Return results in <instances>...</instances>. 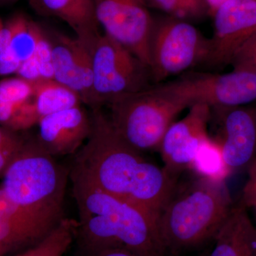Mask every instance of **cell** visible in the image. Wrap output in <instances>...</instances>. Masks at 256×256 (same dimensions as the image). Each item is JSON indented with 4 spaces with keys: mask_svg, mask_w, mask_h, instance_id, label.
Masks as SVG:
<instances>
[{
    "mask_svg": "<svg viewBox=\"0 0 256 256\" xmlns=\"http://www.w3.org/2000/svg\"><path fill=\"white\" fill-rule=\"evenodd\" d=\"M188 170L193 172L195 178L216 182H226L232 174L220 146L210 136L198 148Z\"/></svg>",
    "mask_w": 256,
    "mask_h": 256,
    "instance_id": "d6986e66",
    "label": "cell"
},
{
    "mask_svg": "<svg viewBox=\"0 0 256 256\" xmlns=\"http://www.w3.org/2000/svg\"><path fill=\"white\" fill-rule=\"evenodd\" d=\"M188 108L182 119L171 124L158 150L164 169L176 178L188 169L198 148L210 137V106L198 102Z\"/></svg>",
    "mask_w": 256,
    "mask_h": 256,
    "instance_id": "7c38bea8",
    "label": "cell"
},
{
    "mask_svg": "<svg viewBox=\"0 0 256 256\" xmlns=\"http://www.w3.org/2000/svg\"><path fill=\"white\" fill-rule=\"evenodd\" d=\"M78 208L75 239L86 256L107 249H127L141 256L166 254L158 220L142 208L70 174Z\"/></svg>",
    "mask_w": 256,
    "mask_h": 256,
    "instance_id": "7a4b0ae2",
    "label": "cell"
},
{
    "mask_svg": "<svg viewBox=\"0 0 256 256\" xmlns=\"http://www.w3.org/2000/svg\"><path fill=\"white\" fill-rule=\"evenodd\" d=\"M16 28V18L0 30V54L9 48Z\"/></svg>",
    "mask_w": 256,
    "mask_h": 256,
    "instance_id": "4dcf8cb0",
    "label": "cell"
},
{
    "mask_svg": "<svg viewBox=\"0 0 256 256\" xmlns=\"http://www.w3.org/2000/svg\"><path fill=\"white\" fill-rule=\"evenodd\" d=\"M22 62L8 48L0 54V76L16 74Z\"/></svg>",
    "mask_w": 256,
    "mask_h": 256,
    "instance_id": "f546056e",
    "label": "cell"
},
{
    "mask_svg": "<svg viewBox=\"0 0 256 256\" xmlns=\"http://www.w3.org/2000/svg\"><path fill=\"white\" fill-rule=\"evenodd\" d=\"M68 249V242L58 234H48L35 245L12 256H64Z\"/></svg>",
    "mask_w": 256,
    "mask_h": 256,
    "instance_id": "603a6c76",
    "label": "cell"
},
{
    "mask_svg": "<svg viewBox=\"0 0 256 256\" xmlns=\"http://www.w3.org/2000/svg\"><path fill=\"white\" fill-rule=\"evenodd\" d=\"M230 64L234 69L256 70V33L237 52Z\"/></svg>",
    "mask_w": 256,
    "mask_h": 256,
    "instance_id": "d4e9b609",
    "label": "cell"
},
{
    "mask_svg": "<svg viewBox=\"0 0 256 256\" xmlns=\"http://www.w3.org/2000/svg\"><path fill=\"white\" fill-rule=\"evenodd\" d=\"M233 206L226 182L195 178L178 184L158 218L166 252L178 254L214 238Z\"/></svg>",
    "mask_w": 256,
    "mask_h": 256,
    "instance_id": "277c9868",
    "label": "cell"
},
{
    "mask_svg": "<svg viewBox=\"0 0 256 256\" xmlns=\"http://www.w3.org/2000/svg\"><path fill=\"white\" fill-rule=\"evenodd\" d=\"M214 240L208 256H256V226L247 208L234 206Z\"/></svg>",
    "mask_w": 256,
    "mask_h": 256,
    "instance_id": "2e32d148",
    "label": "cell"
},
{
    "mask_svg": "<svg viewBox=\"0 0 256 256\" xmlns=\"http://www.w3.org/2000/svg\"><path fill=\"white\" fill-rule=\"evenodd\" d=\"M104 34L138 57L149 68V44L154 20L146 0H92Z\"/></svg>",
    "mask_w": 256,
    "mask_h": 256,
    "instance_id": "ba28073f",
    "label": "cell"
},
{
    "mask_svg": "<svg viewBox=\"0 0 256 256\" xmlns=\"http://www.w3.org/2000/svg\"><path fill=\"white\" fill-rule=\"evenodd\" d=\"M240 204L247 208H256V158L248 166V178L242 188Z\"/></svg>",
    "mask_w": 256,
    "mask_h": 256,
    "instance_id": "4316f807",
    "label": "cell"
},
{
    "mask_svg": "<svg viewBox=\"0 0 256 256\" xmlns=\"http://www.w3.org/2000/svg\"><path fill=\"white\" fill-rule=\"evenodd\" d=\"M170 84L190 106L200 102L210 108H236L256 100V70L188 74Z\"/></svg>",
    "mask_w": 256,
    "mask_h": 256,
    "instance_id": "9c48e42d",
    "label": "cell"
},
{
    "mask_svg": "<svg viewBox=\"0 0 256 256\" xmlns=\"http://www.w3.org/2000/svg\"><path fill=\"white\" fill-rule=\"evenodd\" d=\"M26 140L18 134L0 124V150L18 149L24 144Z\"/></svg>",
    "mask_w": 256,
    "mask_h": 256,
    "instance_id": "f1b7e54d",
    "label": "cell"
},
{
    "mask_svg": "<svg viewBox=\"0 0 256 256\" xmlns=\"http://www.w3.org/2000/svg\"><path fill=\"white\" fill-rule=\"evenodd\" d=\"M69 176V172L36 139L26 140L0 186L44 238L65 218L64 198Z\"/></svg>",
    "mask_w": 256,
    "mask_h": 256,
    "instance_id": "3957f363",
    "label": "cell"
},
{
    "mask_svg": "<svg viewBox=\"0 0 256 256\" xmlns=\"http://www.w3.org/2000/svg\"><path fill=\"white\" fill-rule=\"evenodd\" d=\"M0 216L9 220L26 235L32 245L42 240L20 207L8 196L0 186Z\"/></svg>",
    "mask_w": 256,
    "mask_h": 256,
    "instance_id": "44dd1931",
    "label": "cell"
},
{
    "mask_svg": "<svg viewBox=\"0 0 256 256\" xmlns=\"http://www.w3.org/2000/svg\"><path fill=\"white\" fill-rule=\"evenodd\" d=\"M34 96L31 82L18 76L0 80V124L18 132L38 124Z\"/></svg>",
    "mask_w": 256,
    "mask_h": 256,
    "instance_id": "9a60e30c",
    "label": "cell"
},
{
    "mask_svg": "<svg viewBox=\"0 0 256 256\" xmlns=\"http://www.w3.org/2000/svg\"><path fill=\"white\" fill-rule=\"evenodd\" d=\"M24 234L14 224L0 216V256H9L32 246Z\"/></svg>",
    "mask_w": 256,
    "mask_h": 256,
    "instance_id": "7402d4cb",
    "label": "cell"
},
{
    "mask_svg": "<svg viewBox=\"0 0 256 256\" xmlns=\"http://www.w3.org/2000/svg\"><path fill=\"white\" fill-rule=\"evenodd\" d=\"M92 54L96 108L150 87L149 68L126 47L104 34L94 43Z\"/></svg>",
    "mask_w": 256,
    "mask_h": 256,
    "instance_id": "52a82bcc",
    "label": "cell"
},
{
    "mask_svg": "<svg viewBox=\"0 0 256 256\" xmlns=\"http://www.w3.org/2000/svg\"><path fill=\"white\" fill-rule=\"evenodd\" d=\"M210 40L193 25L168 16L154 21L149 44V69L156 84L206 63Z\"/></svg>",
    "mask_w": 256,
    "mask_h": 256,
    "instance_id": "8992f818",
    "label": "cell"
},
{
    "mask_svg": "<svg viewBox=\"0 0 256 256\" xmlns=\"http://www.w3.org/2000/svg\"><path fill=\"white\" fill-rule=\"evenodd\" d=\"M90 136L77 152L70 174L142 208L158 220L178 178L148 161L121 137L108 116L92 109Z\"/></svg>",
    "mask_w": 256,
    "mask_h": 256,
    "instance_id": "6da1fadb",
    "label": "cell"
},
{
    "mask_svg": "<svg viewBox=\"0 0 256 256\" xmlns=\"http://www.w3.org/2000/svg\"><path fill=\"white\" fill-rule=\"evenodd\" d=\"M208 126L232 174L248 168L256 158V108H210Z\"/></svg>",
    "mask_w": 256,
    "mask_h": 256,
    "instance_id": "30bf717a",
    "label": "cell"
},
{
    "mask_svg": "<svg viewBox=\"0 0 256 256\" xmlns=\"http://www.w3.org/2000/svg\"><path fill=\"white\" fill-rule=\"evenodd\" d=\"M226 1L228 0H205L208 12L210 15L213 14L217 8Z\"/></svg>",
    "mask_w": 256,
    "mask_h": 256,
    "instance_id": "d6a6232c",
    "label": "cell"
},
{
    "mask_svg": "<svg viewBox=\"0 0 256 256\" xmlns=\"http://www.w3.org/2000/svg\"><path fill=\"white\" fill-rule=\"evenodd\" d=\"M44 12L67 24L76 37L92 50L101 34L92 0H37Z\"/></svg>",
    "mask_w": 256,
    "mask_h": 256,
    "instance_id": "e0dca14e",
    "label": "cell"
},
{
    "mask_svg": "<svg viewBox=\"0 0 256 256\" xmlns=\"http://www.w3.org/2000/svg\"><path fill=\"white\" fill-rule=\"evenodd\" d=\"M16 76L18 78L33 84L42 80L40 67L34 56L22 63Z\"/></svg>",
    "mask_w": 256,
    "mask_h": 256,
    "instance_id": "83f0119b",
    "label": "cell"
},
{
    "mask_svg": "<svg viewBox=\"0 0 256 256\" xmlns=\"http://www.w3.org/2000/svg\"><path fill=\"white\" fill-rule=\"evenodd\" d=\"M34 86V102L40 119L82 105L78 94L54 80H41Z\"/></svg>",
    "mask_w": 256,
    "mask_h": 256,
    "instance_id": "ac0fdd59",
    "label": "cell"
},
{
    "mask_svg": "<svg viewBox=\"0 0 256 256\" xmlns=\"http://www.w3.org/2000/svg\"><path fill=\"white\" fill-rule=\"evenodd\" d=\"M212 16L214 34L205 64L224 66L256 33V0H228Z\"/></svg>",
    "mask_w": 256,
    "mask_h": 256,
    "instance_id": "8fae6325",
    "label": "cell"
},
{
    "mask_svg": "<svg viewBox=\"0 0 256 256\" xmlns=\"http://www.w3.org/2000/svg\"><path fill=\"white\" fill-rule=\"evenodd\" d=\"M96 256H141L136 254V252L128 250L127 249L120 248H116L107 249V250H102L99 252Z\"/></svg>",
    "mask_w": 256,
    "mask_h": 256,
    "instance_id": "1f68e13d",
    "label": "cell"
},
{
    "mask_svg": "<svg viewBox=\"0 0 256 256\" xmlns=\"http://www.w3.org/2000/svg\"><path fill=\"white\" fill-rule=\"evenodd\" d=\"M52 47L54 80L78 94L82 102L96 108L92 50L78 38L47 34Z\"/></svg>",
    "mask_w": 256,
    "mask_h": 256,
    "instance_id": "4fadbf2b",
    "label": "cell"
},
{
    "mask_svg": "<svg viewBox=\"0 0 256 256\" xmlns=\"http://www.w3.org/2000/svg\"><path fill=\"white\" fill-rule=\"evenodd\" d=\"M254 210H255V212H256V208H254ZM255 224H256V223Z\"/></svg>",
    "mask_w": 256,
    "mask_h": 256,
    "instance_id": "e575fe53",
    "label": "cell"
},
{
    "mask_svg": "<svg viewBox=\"0 0 256 256\" xmlns=\"http://www.w3.org/2000/svg\"><path fill=\"white\" fill-rule=\"evenodd\" d=\"M148 6L162 10L170 16L188 20L191 18L190 12L182 0H146Z\"/></svg>",
    "mask_w": 256,
    "mask_h": 256,
    "instance_id": "484cf974",
    "label": "cell"
},
{
    "mask_svg": "<svg viewBox=\"0 0 256 256\" xmlns=\"http://www.w3.org/2000/svg\"><path fill=\"white\" fill-rule=\"evenodd\" d=\"M108 116L126 142L141 152L158 150L180 112L190 107L169 82L122 96L109 104Z\"/></svg>",
    "mask_w": 256,
    "mask_h": 256,
    "instance_id": "5b68a950",
    "label": "cell"
},
{
    "mask_svg": "<svg viewBox=\"0 0 256 256\" xmlns=\"http://www.w3.org/2000/svg\"><path fill=\"white\" fill-rule=\"evenodd\" d=\"M2 28V25L1 22H0V30H1Z\"/></svg>",
    "mask_w": 256,
    "mask_h": 256,
    "instance_id": "836d02e7",
    "label": "cell"
},
{
    "mask_svg": "<svg viewBox=\"0 0 256 256\" xmlns=\"http://www.w3.org/2000/svg\"><path fill=\"white\" fill-rule=\"evenodd\" d=\"M43 30L24 16L16 18V28L9 50L22 63L36 53Z\"/></svg>",
    "mask_w": 256,
    "mask_h": 256,
    "instance_id": "ffe728a7",
    "label": "cell"
},
{
    "mask_svg": "<svg viewBox=\"0 0 256 256\" xmlns=\"http://www.w3.org/2000/svg\"><path fill=\"white\" fill-rule=\"evenodd\" d=\"M36 140L53 156L77 152L92 131V116L82 105L48 114L38 122Z\"/></svg>",
    "mask_w": 256,
    "mask_h": 256,
    "instance_id": "5bb4252c",
    "label": "cell"
},
{
    "mask_svg": "<svg viewBox=\"0 0 256 256\" xmlns=\"http://www.w3.org/2000/svg\"><path fill=\"white\" fill-rule=\"evenodd\" d=\"M0 1H10V0H0Z\"/></svg>",
    "mask_w": 256,
    "mask_h": 256,
    "instance_id": "d590c367",
    "label": "cell"
},
{
    "mask_svg": "<svg viewBox=\"0 0 256 256\" xmlns=\"http://www.w3.org/2000/svg\"><path fill=\"white\" fill-rule=\"evenodd\" d=\"M34 56L40 67L42 80H54V72L52 44L48 35L44 31L38 42Z\"/></svg>",
    "mask_w": 256,
    "mask_h": 256,
    "instance_id": "cb8c5ba5",
    "label": "cell"
}]
</instances>
